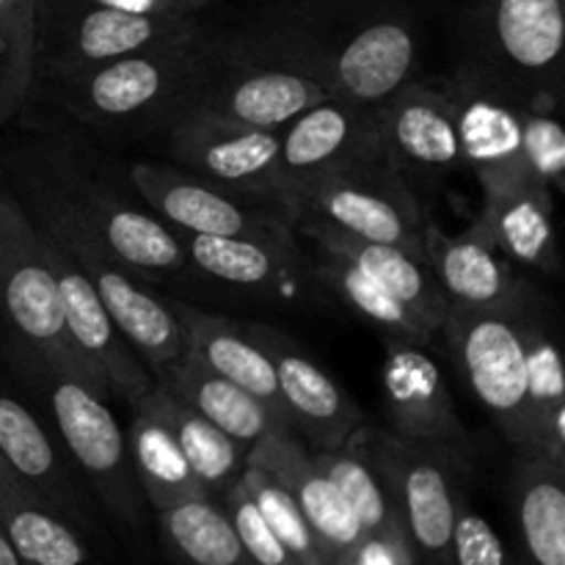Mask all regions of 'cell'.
Returning a JSON list of instances; mask_svg holds the SVG:
<instances>
[{"instance_id":"1","label":"cell","mask_w":565,"mask_h":565,"mask_svg":"<svg viewBox=\"0 0 565 565\" xmlns=\"http://www.w3.org/2000/svg\"><path fill=\"white\" fill-rule=\"evenodd\" d=\"M210 31L154 44L47 81L58 105L99 132L166 127L185 110L207 72Z\"/></svg>"},{"instance_id":"2","label":"cell","mask_w":565,"mask_h":565,"mask_svg":"<svg viewBox=\"0 0 565 565\" xmlns=\"http://www.w3.org/2000/svg\"><path fill=\"white\" fill-rule=\"evenodd\" d=\"M0 331L17 373L53 367L77 375L110 397L97 370L75 351L64 329L61 296L44 241L9 182L0 180Z\"/></svg>"},{"instance_id":"3","label":"cell","mask_w":565,"mask_h":565,"mask_svg":"<svg viewBox=\"0 0 565 565\" xmlns=\"http://www.w3.org/2000/svg\"><path fill=\"white\" fill-rule=\"evenodd\" d=\"M292 224L323 226L359 241L390 243L425 257V215L406 174L375 147L309 182L292 204Z\"/></svg>"},{"instance_id":"4","label":"cell","mask_w":565,"mask_h":565,"mask_svg":"<svg viewBox=\"0 0 565 565\" xmlns=\"http://www.w3.org/2000/svg\"><path fill=\"white\" fill-rule=\"evenodd\" d=\"M207 31L202 17H149L94 0L33 3V86Z\"/></svg>"},{"instance_id":"5","label":"cell","mask_w":565,"mask_h":565,"mask_svg":"<svg viewBox=\"0 0 565 565\" xmlns=\"http://www.w3.org/2000/svg\"><path fill=\"white\" fill-rule=\"evenodd\" d=\"M22 379L44 395L64 452L88 480L105 511L125 527L141 530L147 500L132 469L127 436L108 408V397L83 384L77 375L53 367L28 370Z\"/></svg>"},{"instance_id":"6","label":"cell","mask_w":565,"mask_h":565,"mask_svg":"<svg viewBox=\"0 0 565 565\" xmlns=\"http://www.w3.org/2000/svg\"><path fill=\"white\" fill-rule=\"evenodd\" d=\"M530 298L533 290L524 285L522 296L508 307H450L441 323L469 390L516 450H530L527 353H524Z\"/></svg>"},{"instance_id":"7","label":"cell","mask_w":565,"mask_h":565,"mask_svg":"<svg viewBox=\"0 0 565 565\" xmlns=\"http://www.w3.org/2000/svg\"><path fill=\"white\" fill-rule=\"evenodd\" d=\"M348 445L362 452L390 489L417 565H450L461 491L458 458L403 441L392 430L356 428Z\"/></svg>"},{"instance_id":"8","label":"cell","mask_w":565,"mask_h":565,"mask_svg":"<svg viewBox=\"0 0 565 565\" xmlns=\"http://www.w3.org/2000/svg\"><path fill=\"white\" fill-rule=\"evenodd\" d=\"M130 182L149 210L182 235L296 241L292 215L281 204L230 191L171 163H132Z\"/></svg>"},{"instance_id":"9","label":"cell","mask_w":565,"mask_h":565,"mask_svg":"<svg viewBox=\"0 0 565 565\" xmlns=\"http://www.w3.org/2000/svg\"><path fill=\"white\" fill-rule=\"evenodd\" d=\"M475 22L483 36L480 66L530 99L561 97L565 0H478Z\"/></svg>"},{"instance_id":"10","label":"cell","mask_w":565,"mask_h":565,"mask_svg":"<svg viewBox=\"0 0 565 565\" xmlns=\"http://www.w3.org/2000/svg\"><path fill=\"white\" fill-rule=\"evenodd\" d=\"M163 130L171 166L230 191L281 204L276 196L279 130H257L199 108H185Z\"/></svg>"},{"instance_id":"11","label":"cell","mask_w":565,"mask_h":565,"mask_svg":"<svg viewBox=\"0 0 565 565\" xmlns=\"http://www.w3.org/2000/svg\"><path fill=\"white\" fill-rule=\"evenodd\" d=\"M456 108L463 166L475 171L483 191L530 177L522 152V114L527 94L480 64L463 66L447 86Z\"/></svg>"},{"instance_id":"12","label":"cell","mask_w":565,"mask_h":565,"mask_svg":"<svg viewBox=\"0 0 565 565\" xmlns=\"http://www.w3.org/2000/svg\"><path fill=\"white\" fill-rule=\"evenodd\" d=\"M11 177H20V180L42 188L47 196H53L61 207L70 210L99 237L114 263L132 270L136 276L174 274L188 263L185 243L166 221L147 210L132 207L130 202L97 182L70 180L66 185L61 182L53 185L22 163L17 166V171L11 169Z\"/></svg>"},{"instance_id":"13","label":"cell","mask_w":565,"mask_h":565,"mask_svg":"<svg viewBox=\"0 0 565 565\" xmlns=\"http://www.w3.org/2000/svg\"><path fill=\"white\" fill-rule=\"evenodd\" d=\"M243 329L274 364L281 408L307 450L326 452L345 447L356 428L364 425L356 401L285 331L268 323H243Z\"/></svg>"},{"instance_id":"14","label":"cell","mask_w":565,"mask_h":565,"mask_svg":"<svg viewBox=\"0 0 565 565\" xmlns=\"http://www.w3.org/2000/svg\"><path fill=\"white\" fill-rule=\"evenodd\" d=\"M381 384L392 434L408 445L450 452L458 461L467 456L469 434L439 364L423 351V342L386 337Z\"/></svg>"},{"instance_id":"15","label":"cell","mask_w":565,"mask_h":565,"mask_svg":"<svg viewBox=\"0 0 565 565\" xmlns=\"http://www.w3.org/2000/svg\"><path fill=\"white\" fill-rule=\"evenodd\" d=\"M326 97H331V92L312 77L218 53L210 33L207 72L185 108L207 110L257 130H281L301 110Z\"/></svg>"},{"instance_id":"16","label":"cell","mask_w":565,"mask_h":565,"mask_svg":"<svg viewBox=\"0 0 565 565\" xmlns=\"http://www.w3.org/2000/svg\"><path fill=\"white\" fill-rule=\"evenodd\" d=\"M375 147H381L375 110L331 94L279 130L276 196L292 215V204L309 182Z\"/></svg>"},{"instance_id":"17","label":"cell","mask_w":565,"mask_h":565,"mask_svg":"<svg viewBox=\"0 0 565 565\" xmlns=\"http://www.w3.org/2000/svg\"><path fill=\"white\" fill-rule=\"evenodd\" d=\"M42 241L44 252H47V263L53 268L55 285H58L66 337L75 345V351L97 370L110 395H119L121 401L130 403L132 397H138L152 386V373L114 326L86 270L58 243L44 235Z\"/></svg>"},{"instance_id":"18","label":"cell","mask_w":565,"mask_h":565,"mask_svg":"<svg viewBox=\"0 0 565 565\" xmlns=\"http://www.w3.org/2000/svg\"><path fill=\"white\" fill-rule=\"evenodd\" d=\"M334 53V94L375 110L414 81L419 64V36L412 17L397 9L370 11L342 39Z\"/></svg>"},{"instance_id":"19","label":"cell","mask_w":565,"mask_h":565,"mask_svg":"<svg viewBox=\"0 0 565 565\" xmlns=\"http://www.w3.org/2000/svg\"><path fill=\"white\" fill-rule=\"evenodd\" d=\"M246 463L265 469L270 478H276L290 491L318 541L323 565L342 561L364 539L362 524L353 516L345 497L326 478L323 469L315 463L312 452L292 430H274L263 441H257L248 450Z\"/></svg>"},{"instance_id":"20","label":"cell","mask_w":565,"mask_h":565,"mask_svg":"<svg viewBox=\"0 0 565 565\" xmlns=\"http://www.w3.org/2000/svg\"><path fill=\"white\" fill-rule=\"evenodd\" d=\"M381 149L406 174H450L463 166L458 143L456 108L447 88L412 81L395 97L375 108Z\"/></svg>"},{"instance_id":"21","label":"cell","mask_w":565,"mask_h":565,"mask_svg":"<svg viewBox=\"0 0 565 565\" xmlns=\"http://www.w3.org/2000/svg\"><path fill=\"white\" fill-rule=\"evenodd\" d=\"M425 259L450 307L500 309L516 301L524 290L516 265L497 248L480 218L458 235L425 224Z\"/></svg>"},{"instance_id":"22","label":"cell","mask_w":565,"mask_h":565,"mask_svg":"<svg viewBox=\"0 0 565 565\" xmlns=\"http://www.w3.org/2000/svg\"><path fill=\"white\" fill-rule=\"evenodd\" d=\"M72 259L86 270L114 326L130 342L132 351L141 356L149 373L163 367V364L177 362L185 353V340H182L174 309L169 301L152 296L138 281L141 276L121 268L108 254H77Z\"/></svg>"},{"instance_id":"23","label":"cell","mask_w":565,"mask_h":565,"mask_svg":"<svg viewBox=\"0 0 565 565\" xmlns=\"http://www.w3.org/2000/svg\"><path fill=\"white\" fill-rule=\"evenodd\" d=\"M0 458L39 494L47 497L83 535H88L94 519L81 494L70 456L55 447L36 414L6 390H0Z\"/></svg>"},{"instance_id":"24","label":"cell","mask_w":565,"mask_h":565,"mask_svg":"<svg viewBox=\"0 0 565 565\" xmlns=\"http://www.w3.org/2000/svg\"><path fill=\"white\" fill-rule=\"evenodd\" d=\"M0 527L22 565H99L86 535L0 458Z\"/></svg>"},{"instance_id":"25","label":"cell","mask_w":565,"mask_h":565,"mask_svg":"<svg viewBox=\"0 0 565 565\" xmlns=\"http://www.w3.org/2000/svg\"><path fill=\"white\" fill-rule=\"evenodd\" d=\"M152 381L171 397L210 419L215 428L224 430L230 439H235L246 450H252L257 441H263L274 430H292L263 401L248 395L232 381L221 379L218 373L204 367L188 351L177 362L152 370Z\"/></svg>"},{"instance_id":"26","label":"cell","mask_w":565,"mask_h":565,"mask_svg":"<svg viewBox=\"0 0 565 565\" xmlns=\"http://www.w3.org/2000/svg\"><path fill=\"white\" fill-rule=\"evenodd\" d=\"M174 309L177 320H180L182 340H185V351L191 353L196 362L204 367L218 373L221 379L232 381L248 395L263 401L274 414H279L287 423V414L281 408L279 384H276V373L270 359L265 356L263 348L246 334L243 323L226 320L221 315L202 312V309L191 307L185 301H169ZM290 425V423H287Z\"/></svg>"},{"instance_id":"27","label":"cell","mask_w":565,"mask_h":565,"mask_svg":"<svg viewBox=\"0 0 565 565\" xmlns=\"http://www.w3.org/2000/svg\"><path fill=\"white\" fill-rule=\"evenodd\" d=\"M483 213L478 215L494 237L497 248L513 265L552 274L561 254L555 241V193L533 174L511 185L483 191Z\"/></svg>"},{"instance_id":"28","label":"cell","mask_w":565,"mask_h":565,"mask_svg":"<svg viewBox=\"0 0 565 565\" xmlns=\"http://www.w3.org/2000/svg\"><path fill=\"white\" fill-rule=\"evenodd\" d=\"M182 243H185L188 263L226 285L270 292V296H285L301 287L303 254L298 241L185 235Z\"/></svg>"},{"instance_id":"29","label":"cell","mask_w":565,"mask_h":565,"mask_svg":"<svg viewBox=\"0 0 565 565\" xmlns=\"http://www.w3.org/2000/svg\"><path fill=\"white\" fill-rule=\"evenodd\" d=\"M511 505L524 563L565 565V461L519 450L511 475Z\"/></svg>"},{"instance_id":"30","label":"cell","mask_w":565,"mask_h":565,"mask_svg":"<svg viewBox=\"0 0 565 565\" xmlns=\"http://www.w3.org/2000/svg\"><path fill=\"white\" fill-rule=\"evenodd\" d=\"M298 232L312 237L315 248H326V252L351 259L356 268H362L379 285H384L392 296L412 307L439 334L450 303H447L428 259L401 246L359 241V237L340 235V232L323 230V226H301Z\"/></svg>"},{"instance_id":"31","label":"cell","mask_w":565,"mask_h":565,"mask_svg":"<svg viewBox=\"0 0 565 565\" xmlns=\"http://www.w3.org/2000/svg\"><path fill=\"white\" fill-rule=\"evenodd\" d=\"M127 406L132 412L152 414V417H158L171 430V436L180 445L182 456L188 458L193 475H196L199 483L204 486V491L210 497L221 500L224 491L241 480L248 458L246 447L237 445L235 439H230L224 430L215 428L202 414H196L185 403H180L169 392L160 390L154 381L147 392L132 397Z\"/></svg>"},{"instance_id":"32","label":"cell","mask_w":565,"mask_h":565,"mask_svg":"<svg viewBox=\"0 0 565 565\" xmlns=\"http://www.w3.org/2000/svg\"><path fill=\"white\" fill-rule=\"evenodd\" d=\"M527 353V423L530 450L565 461V381L555 331L544 318L539 296L530 298L524 326Z\"/></svg>"},{"instance_id":"33","label":"cell","mask_w":565,"mask_h":565,"mask_svg":"<svg viewBox=\"0 0 565 565\" xmlns=\"http://www.w3.org/2000/svg\"><path fill=\"white\" fill-rule=\"evenodd\" d=\"M154 516L166 550L180 565H246L235 524L215 497H188Z\"/></svg>"},{"instance_id":"34","label":"cell","mask_w":565,"mask_h":565,"mask_svg":"<svg viewBox=\"0 0 565 565\" xmlns=\"http://www.w3.org/2000/svg\"><path fill=\"white\" fill-rule=\"evenodd\" d=\"M312 276L320 285L329 287L340 301H345L353 312L362 315L367 323L384 331L386 337L423 342V345L434 340L436 331L412 307H406L401 298L392 296L373 276L356 268L351 259L318 248V263L312 265Z\"/></svg>"},{"instance_id":"35","label":"cell","mask_w":565,"mask_h":565,"mask_svg":"<svg viewBox=\"0 0 565 565\" xmlns=\"http://www.w3.org/2000/svg\"><path fill=\"white\" fill-rule=\"evenodd\" d=\"M132 414L136 417L127 430V447H130V461L147 505L152 511H163L188 497L207 494L171 430L152 414Z\"/></svg>"},{"instance_id":"36","label":"cell","mask_w":565,"mask_h":565,"mask_svg":"<svg viewBox=\"0 0 565 565\" xmlns=\"http://www.w3.org/2000/svg\"><path fill=\"white\" fill-rule=\"evenodd\" d=\"M312 458L323 469L326 478L337 486V491L345 497L364 535H406L390 489L362 452L345 445L340 450L312 452Z\"/></svg>"},{"instance_id":"37","label":"cell","mask_w":565,"mask_h":565,"mask_svg":"<svg viewBox=\"0 0 565 565\" xmlns=\"http://www.w3.org/2000/svg\"><path fill=\"white\" fill-rule=\"evenodd\" d=\"M241 483L257 505L259 516L268 522V527L285 544V550L296 557L298 565H323V555H320V546L309 530L307 519L279 480L270 478L265 469L246 463Z\"/></svg>"},{"instance_id":"38","label":"cell","mask_w":565,"mask_h":565,"mask_svg":"<svg viewBox=\"0 0 565 565\" xmlns=\"http://www.w3.org/2000/svg\"><path fill=\"white\" fill-rule=\"evenodd\" d=\"M555 99H527L522 114V152L530 174L552 193L565 188V130Z\"/></svg>"},{"instance_id":"39","label":"cell","mask_w":565,"mask_h":565,"mask_svg":"<svg viewBox=\"0 0 565 565\" xmlns=\"http://www.w3.org/2000/svg\"><path fill=\"white\" fill-rule=\"evenodd\" d=\"M221 505H224L232 524H235L243 555H246V565H298L296 557L285 550V544L268 527V522L259 516L257 505L252 502L248 491L243 489L241 480L224 491Z\"/></svg>"},{"instance_id":"40","label":"cell","mask_w":565,"mask_h":565,"mask_svg":"<svg viewBox=\"0 0 565 565\" xmlns=\"http://www.w3.org/2000/svg\"><path fill=\"white\" fill-rule=\"evenodd\" d=\"M450 565H527L524 557L513 555L511 546L502 541L489 524V519L480 516L478 511L467 505L461 497L456 516V530H452V557Z\"/></svg>"},{"instance_id":"41","label":"cell","mask_w":565,"mask_h":565,"mask_svg":"<svg viewBox=\"0 0 565 565\" xmlns=\"http://www.w3.org/2000/svg\"><path fill=\"white\" fill-rule=\"evenodd\" d=\"M33 92V42H0V127L22 110Z\"/></svg>"},{"instance_id":"42","label":"cell","mask_w":565,"mask_h":565,"mask_svg":"<svg viewBox=\"0 0 565 565\" xmlns=\"http://www.w3.org/2000/svg\"><path fill=\"white\" fill-rule=\"evenodd\" d=\"M334 565H417L408 535H364Z\"/></svg>"},{"instance_id":"43","label":"cell","mask_w":565,"mask_h":565,"mask_svg":"<svg viewBox=\"0 0 565 565\" xmlns=\"http://www.w3.org/2000/svg\"><path fill=\"white\" fill-rule=\"evenodd\" d=\"M33 3L36 0H0V42H33Z\"/></svg>"},{"instance_id":"44","label":"cell","mask_w":565,"mask_h":565,"mask_svg":"<svg viewBox=\"0 0 565 565\" xmlns=\"http://www.w3.org/2000/svg\"><path fill=\"white\" fill-rule=\"evenodd\" d=\"M94 3L110 6V9L130 11V14L149 17H193L180 0H94Z\"/></svg>"},{"instance_id":"45","label":"cell","mask_w":565,"mask_h":565,"mask_svg":"<svg viewBox=\"0 0 565 565\" xmlns=\"http://www.w3.org/2000/svg\"><path fill=\"white\" fill-rule=\"evenodd\" d=\"M0 565H22L20 557H17V552L11 550L9 539H6L3 527H0Z\"/></svg>"},{"instance_id":"46","label":"cell","mask_w":565,"mask_h":565,"mask_svg":"<svg viewBox=\"0 0 565 565\" xmlns=\"http://www.w3.org/2000/svg\"><path fill=\"white\" fill-rule=\"evenodd\" d=\"M180 3L185 6V9L191 11V14H202V11L210 6V0H180Z\"/></svg>"}]
</instances>
